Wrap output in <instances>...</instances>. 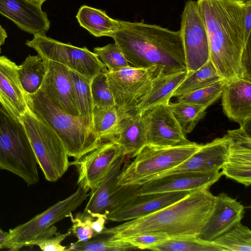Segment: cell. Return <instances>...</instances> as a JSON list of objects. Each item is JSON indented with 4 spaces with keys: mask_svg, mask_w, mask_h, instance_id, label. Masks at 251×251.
<instances>
[{
    "mask_svg": "<svg viewBox=\"0 0 251 251\" xmlns=\"http://www.w3.org/2000/svg\"><path fill=\"white\" fill-rule=\"evenodd\" d=\"M209 42L210 60L225 80L251 79V41L245 37L246 2L198 0Z\"/></svg>",
    "mask_w": 251,
    "mask_h": 251,
    "instance_id": "cell-1",
    "label": "cell"
},
{
    "mask_svg": "<svg viewBox=\"0 0 251 251\" xmlns=\"http://www.w3.org/2000/svg\"><path fill=\"white\" fill-rule=\"evenodd\" d=\"M109 37L132 67H155L162 75L187 70L180 30L146 24L144 20H120V27Z\"/></svg>",
    "mask_w": 251,
    "mask_h": 251,
    "instance_id": "cell-2",
    "label": "cell"
},
{
    "mask_svg": "<svg viewBox=\"0 0 251 251\" xmlns=\"http://www.w3.org/2000/svg\"><path fill=\"white\" fill-rule=\"evenodd\" d=\"M215 197L209 188L196 190L155 212L105 228L101 234L115 239L150 232H163L170 238L198 236L213 209Z\"/></svg>",
    "mask_w": 251,
    "mask_h": 251,
    "instance_id": "cell-3",
    "label": "cell"
},
{
    "mask_svg": "<svg viewBox=\"0 0 251 251\" xmlns=\"http://www.w3.org/2000/svg\"><path fill=\"white\" fill-rule=\"evenodd\" d=\"M28 107L58 135L69 156L78 160L102 141L93 130L91 123L80 116L69 115L59 109L40 88L26 94Z\"/></svg>",
    "mask_w": 251,
    "mask_h": 251,
    "instance_id": "cell-4",
    "label": "cell"
},
{
    "mask_svg": "<svg viewBox=\"0 0 251 251\" xmlns=\"http://www.w3.org/2000/svg\"><path fill=\"white\" fill-rule=\"evenodd\" d=\"M37 164L24 125L0 104V169L17 175L32 185L40 179Z\"/></svg>",
    "mask_w": 251,
    "mask_h": 251,
    "instance_id": "cell-5",
    "label": "cell"
},
{
    "mask_svg": "<svg viewBox=\"0 0 251 251\" xmlns=\"http://www.w3.org/2000/svg\"><path fill=\"white\" fill-rule=\"evenodd\" d=\"M201 146L195 142L189 145L171 147L147 144L127 166L126 160L118 177V184H136L153 178L184 162Z\"/></svg>",
    "mask_w": 251,
    "mask_h": 251,
    "instance_id": "cell-6",
    "label": "cell"
},
{
    "mask_svg": "<svg viewBox=\"0 0 251 251\" xmlns=\"http://www.w3.org/2000/svg\"><path fill=\"white\" fill-rule=\"evenodd\" d=\"M20 121L26 130L38 164L46 179L55 182L73 162L58 135L29 108Z\"/></svg>",
    "mask_w": 251,
    "mask_h": 251,
    "instance_id": "cell-7",
    "label": "cell"
},
{
    "mask_svg": "<svg viewBox=\"0 0 251 251\" xmlns=\"http://www.w3.org/2000/svg\"><path fill=\"white\" fill-rule=\"evenodd\" d=\"M89 190L78 185L76 191L67 198L55 203L27 222L10 229L1 249L17 251L28 246L42 232L68 217L89 196Z\"/></svg>",
    "mask_w": 251,
    "mask_h": 251,
    "instance_id": "cell-8",
    "label": "cell"
},
{
    "mask_svg": "<svg viewBox=\"0 0 251 251\" xmlns=\"http://www.w3.org/2000/svg\"><path fill=\"white\" fill-rule=\"evenodd\" d=\"M25 44L35 50L43 60L60 63L90 80L106 69L98 55L85 47L79 48L64 43L46 35H35Z\"/></svg>",
    "mask_w": 251,
    "mask_h": 251,
    "instance_id": "cell-9",
    "label": "cell"
},
{
    "mask_svg": "<svg viewBox=\"0 0 251 251\" xmlns=\"http://www.w3.org/2000/svg\"><path fill=\"white\" fill-rule=\"evenodd\" d=\"M106 73L116 106L126 111L134 109L154 77L162 75L155 67L139 68L131 66L112 72L107 70Z\"/></svg>",
    "mask_w": 251,
    "mask_h": 251,
    "instance_id": "cell-10",
    "label": "cell"
},
{
    "mask_svg": "<svg viewBox=\"0 0 251 251\" xmlns=\"http://www.w3.org/2000/svg\"><path fill=\"white\" fill-rule=\"evenodd\" d=\"M180 25L187 70L190 74L210 59L207 33L197 1L185 2Z\"/></svg>",
    "mask_w": 251,
    "mask_h": 251,
    "instance_id": "cell-11",
    "label": "cell"
},
{
    "mask_svg": "<svg viewBox=\"0 0 251 251\" xmlns=\"http://www.w3.org/2000/svg\"><path fill=\"white\" fill-rule=\"evenodd\" d=\"M142 114L146 130L147 144L171 147L189 145L194 143L186 137L169 104L154 105Z\"/></svg>",
    "mask_w": 251,
    "mask_h": 251,
    "instance_id": "cell-12",
    "label": "cell"
},
{
    "mask_svg": "<svg viewBox=\"0 0 251 251\" xmlns=\"http://www.w3.org/2000/svg\"><path fill=\"white\" fill-rule=\"evenodd\" d=\"M230 139L221 172L226 177L248 187L251 183V119L237 129L228 130Z\"/></svg>",
    "mask_w": 251,
    "mask_h": 251,
    "instance_id": "cell-13",
    "label": "cell"
},
{
    "mask_svg": "<svg viewBox=\"0 0 251 251\" xmlns=\"http://www.w3.org/2000/svg\"><path fill=\"white\" fill-rule=\"evenodd\" d=\"M122 154L124 153L121 147L116 142L102 141L95 149L73 162L77 169L78 185L94 191L114 161Z\"/></svg>",
    "mask_w": 251,
    "mask_h": 251,
    "instance_id": "cell-14",
    "label": "cell"
},
{
    "mask_svg": "<svg viewBox=\"0 0 251 251\" xmlns=\"http://www.w3.org/2000/svg\"><path fill=\"white\" fill-rule=\"evenodd\" d=\"M43 61L46 72L40 89L63 112L79 116L71 69L55 62Z\"/></svg>",
    "mask_w": 251,
    "mask_h": 251,
    "instance_id": "cell-15",
    "label": "cell"
},
{
    "mask_svg": "<svg viewBox=\"0 0 251 251\" xmlns=\"http://www.w3.org/2000/svg\"><path fill=\"white\" fill-rule=\"evenodd\" d=\"M221 171L179 172L141 182L137 196L160 192L192 191L209 188L222 176Z\"/></svg>",
    "mask_w": 251,
    "mask_h": 251,
    "instance_id": "cell-16",
    "label": "cell"
},
{
    "mask_svg": "<svg viewBox=\"0 0 251 251\" xmlns=\"http://www.w3.org/2000/svg\"><path fill=\"white\" fill-rule=\"evenodd\" d=\"M244 206L241 202L222 193L215 197L213 209L198 236L203 240L212 242L241 222Z\"/></svg>",
    "mask_w": 251,
    "mask_h": 251,
    "instance_id": "cell-17",
    "label": "cell"
},
{
    "mask_svg": "<svg viewBox=\"0 0 251 251\" xmlns=\"http://www.w3.org/2000/svg\"><path fill=\"white\" fill-rule=\"evenodd\" d=\"M0 14L33 35H45L50 27V21L41 5L30 0H0Z\"/></svg>",
    "mask_w": 251,
    "mask_h": 251,
    "instance_id": "cell-18",
    "label": "cell"
},
{
    "mask_svg": "<svg viewBox=\"0 0 251 251\" xmlns=\"http://www.w3.org/2000/svg\"><path fill=\"white\" fill-rule=\"evenodd\" d=\"M230 143V139L226 134L201 145L197 151L184 162L156 177L179 172L220 171L226 161Z\"/></svg>",
    "mask_w": 251,
    "mask_h": 251,
    "instance_id": "cell-19",
    "label": "cell"
},
{
    "mask_svg": "<svg viewBox=\"0 0 251 251\" xmlns=\"http://www.w3.org/2000/svg\"><path fill=\"white\" fill-rule=\"evenodd\" d=\"M190 192H160L138 195L107 214L106 220L120 222L142 217L174 203L186 197Z\"/></svg>",
    "mask_w": 251,
    "mask_h": 251,
    "instance_id": "cell-20",
    "label": "cell"
},
{
    "mask_svg": "<svg viewBox=\"0 0 251 251\" xmlns=\"http://www.w3.org/2000/svg\"><path fill=\"white\" fill-rule=\"evenodd\" d=\"M18 70V66L15 62L5 56H0V104L20 120L29 108Z\"/></svg>",
    "mask_w": 251,
    "mask_h": 251,
    "instance_id": "cell-21",
    "label": "cell"
},
{
    "mask_svg": "<svg viewBox=\"0 0 251 251\" xmlns=\"http://www.w3.org/2000/svg\"><path fill=\"white\" fill-rule=\"evenodd\" d=\"M251 79L238 77L225 80L222 105L225 115L242 126L251 119Z\"/></svg>",
    "mask_w": 251,
    "mask_h": 251,
    "instance_id": "cell-22",
    "label": "cell"
},
{
    "mask_svg": "<svg viewBox=\"0 0 251 251\" xmlns=\"http://www.w3.org/2000/svg\"><path fill=\"white\" fill-rule=\"evenodd\" d=\"M109 140L118 144L125 155L129 157H134L147 144L143 114L134 109L125 110L117 135Z\"/></svg>",
    "mask_w": 251,
    "mask_h": 251,
    "instance_id": "cell-23",
    "label": "cell"
},
{
    "mask_svg": "<svg viewBox=\"0 0 251 251\" xmlns=\"http://www.w3.org/2000/svg\"><path fill=\"white\" fill-rule=\"evenodd\" d=\"M127 159V155L122 154L111 165L107 173L98 186L89 193L90 198L81 213L76 216L79 219L90 215L94 218L105 215V210L111 196L118 188V177Z\"/></svg>",
    "mask_w": 251,
    "mask_h": 251,
    "instance_id": "cell-24",
    "label": "cell"
},
{
    "mask_svg": "<svg viewBox=\"0 0 251 251\" xmlns=\"http://www.w3.org/2000/svg\"><path fill=\"white\" fill-rule=\"evenodd\" d=\"M188 74L186 70L156 76L134 109L142 113L154 105L169 104L174 92L187 76Z\"/></svg>",
    "mask_w": 251,
    "mask_h": 251,
    "instance_id": "cell-25",
    "label": "cell"
},
{
    "mask_svg": "<svg viewBox=\"0 0 251 251\" xmlns=\"http://www.w3.org/2000/svg\"><path fill=\"white\" fill-rule=\"evenodd\" d=\"M76 18L79 25L96 37H109L120 27V20L109 17L104 11L87 5L80 7Z\"/></svg>",
    "mask_w": 251,
    "mask_h": 251,
    "instance_id": "cell-26",
    "label": "cell"
},
{
    "mask_svg": "<svg viewBox=\"0 0 251 251\" xmlns=\"http://www.w3.org/2000/svg\"><path fill=\"white\" fill-rule=\"evenodd\" d=\"M124 110L116 105L110 107L94 106L92 127L93 131L101 140L115 137Z\"/></svg>",
    "mask_w": 251,
    "mask_h": 251,
    "instance_id": "cell-27",
    "label": "cell"
},
{
    "mask_svg": "<svg viewBox=\"0 0 251 251\" xmlns=\"http://www.w3.org/2000/svg\"><path fill=\"white\" fill-rule=\"evenodd\" d=\"M46 72L45 64L39 55L33 56L29 54L18 66L19 78L26 94H33L40 89Z\"/></svg>",
    "mask_w": 251,
    "mask_h": 251,
    "instance_id": "cell-28",
    "label": "cell"
},
{
    "mask_svg": "<svg viewBox=\"0 0 251 251\" xmlns=\"http://www.w3.org/2000/svg\"><path fill=\"white\" fill-rule=\"evenodd\" d=\"M221 79H224L209 59L198 70L188 74L187 76L175 90L173 97H178L212 85Z\"/></svg>",
    "mask_w": 251,
    "mask_h": 251,
    "instance_id": "cell-29",
    "label": "cell"
},
{
    "mask_svg": "<svg viewBox=\"0 0 251 251\" xmlns=\"http://www.w3.org/2000/svg\"><path fill=\"white\" fill-rule=\"evenodd\" d=\"M148 250L156 251H224L213 241L203 240L198 236L170 238Z\"/></svg>",
    "mask_w": 251,
    "mask_h": 251,
    "instance_id": "cell-30",
    "label": "cell"
},
{
    "mask_svg": "<svg viewBox=\"0 0 251 251\" xmlns=\"http://www.w3.org/2000/svg\"><path fill=\"white\" fill-rule=\"evenodd\" d=\"M98 234L85 242L72 243L66 251H125L136 249L130 243L109 234Z\"/></svg>",
    "mask_w": 251,
    "mask_h": 251,
    "instance_id": "cell-31",
    "label": "cell"
},
{
    "mask_svg": "<svg viewBox=\"0 0 251 251\" xmlns=\"http://www.w3.org/2000/svg\"><path fill=\"white\" fill-rule=\"evenodd\" d=\"M173 114L183 132L190 133L204 117L206 108L201 105L177 101L169 102Z\"/></svg>",
    "mask_w": 251,
    "mask_h": 251,
    "instance_id": "cell-32",
    "label": "cell"
},
{
    "mask_svg": "<svg viewBox=\"0 0 251 251\" xmlns=\"http://www.w3.org/2000/svg\"><path fill=\"white\" fill-rule=\"evenodd\" d=\"M213 242L224 251H251V231L239 222Z\"/></svg>",
    "mask_w": 251,
    "mask_h": 251,
    "instance_id": "cell-33",
    "label": "cell"
},
{
    "mask_svg": "<svg viewBox=\"0 0 251 251\" xmlns=\"http://www.w3.org/2000/svg\"><path fill=\"white\" fill-rule=\"evenodd\" d=\"M77 107L79 116L88 119L92 124L94 104L90 79L71 70Z\"/></svg>",
    "mask_w": 251,
    "mask_h": 251,
    "instance_id": "cell-34",
    "label": "cell"
},
{
    "mask_svg": "<svg viewBox=\"0 0 251 251\" xmlns=\"http://www.w3.org/2000/svg\"><path fill=\"white\" fill-rule=\"evenodd\" d=\"M224 79L204 88L177 97V101L201 105L207 109L222 95Z\"/></svg>",
    "mask_w": 251,
    "mask_h": 251,
    "instance_id": "cell-35",
    "label": "cell"
},
{
    "mask_svg": "<svg viewBox=\"0 0 251 251\" xmlns=\"http://www.w3.org/2000/svg\"><path fill=\"white\" fill-rule=\"evenodd\" d=\"M103 70L91 81V91L94 106L110 107L116 105L107 82L106 71Z\"/></svg>",
    "mask_w": 251,
    "mask_h": 251,
    "instance_id": "cell-36",
    "label": "cell"
},
{
    "mask_svg": "<svg viewBox=\"0 0 251 251\" xmlns=\"http://www.w3.org/2000/svg\"><path fill=\"white\" fill-rule=\"evenodd\" d=\"M57 228L52 226L40 233L28 246H37L44 251H65L67 247L61 243L72 234L70 231L65 233L57 232Z\"/></svg>",
    "mask_w": 251,
    "mask_h": 251,
    "instance_id": "cell-37",
    "label": "cell"
},
{
    "mask_svg": "<svg viewBox=\"0 0 251 251\" xmlns=\"http://www.w3.org/2000/svg\"><path fill=\"white\" fill-rule=\"evenodd\" d=\"M94 52L98 55L109 72L130 66L115 43L102 47H95Z\"/></svg>",
    "mask_w": 251,
    "mask_h": 251,
    "instance_id": "cell-38",
    "label": "cell"
},
{
    "mask_svg": "<svg viewBox=\"0 0 251 251\" xmlns=\"http://www.w3.org/2000/svg\"><path fill=\"white\" fill-rule=\"evenodd\" d=\"M169 238L170 237L165 233L150 232L117 239L129 242L136 249L148 250L150 247L161 244Z\"/></svg>",
    "mask_w": 251,
    "mask_h": 251,
    "instance_id": "cell-39",
    "label": "cell"
},
{
    "mask_svg": "<svg viewBox=\"0 0 251 251\" xmlns=\"http://www.w3.org/2000/svg\"><path fill=\"white\" fill-rule=\"evenodd\" d=\"M68 217L73 224L69 231L77 238V242H85L98 235L85 222L77 216L74 218L72 213H70Z\"/></svg>",
    "mask_w": 251,
    "mask_h": 251,
    "instance_id": "cell-40",
    "label": "cell"
},
{
    "mask_svg": "<svg viewBox=\"0 0 251 251\" xmlns=\"http://www.w3.org/2000/svg\"><path fill=\"white\" fill-rule=\"evenodd\" d=\"M80 219L85 222L98 235L101 234L104 230L105 228V223L107 220L105 215H101L95 218L88 215Z\"/></svg>",
    "mask_w": 251,
    "mask_h": 251,
    "instance_id": "cell-41",
    "label": "cell"
},
{
    "mask_svg": "<svg viewBox=\"0 0 251 251\" xmlns=\"http://www.w3.org/2000/svg\"><path fill=\"white\" fill-rule=\"evenodd\" d=\"M7 38V34L1 25H0V51H1V47L5 43V39Z\"/></svg>",
    "mask_w": 251,
    "mask_h": 251,
    "instance_id": "cell-42",
    "label": "cell"
},
{
    "mask_svg": "<svg viewBox=\"0 0 251 251\" xmlns=\"http://www.w3.org/2000/svg\"><path fill=\"white\" fill-rule=\"evenodd\" d=\"M8 235V232L3 230L0 228V250L5 242Z\"/></svg>",
    "mask_w": 251,
    "mask_h": 251,
    "instance_id": "cell-43",
    "label": "cell"
},
{
    "mask_svg": "<svg viewBox=\"0 0 251 251\" xmlns=\"http://www.w3.org/2000/svg\"><path fill=\"white\" fill-rule=\"evenodd\" d=\"M32 0L41 5L46 0Z\"/></svg>",
    "mask_w": 251,
    "mask_h": 251,
    "instance_id": "cell-44",
    "label": "cell"
},
{
    "mask_svg": "<svg viewBox=\"0 0 251 251\" xmlns=\"http://www.w3.org/2000/svg\"><path fill=\"white\" fill-rule=\"evenodd\" d=\"M235 0V1H238V2H242V3H245L247 1H248V0Z\"/></svg>",
    "mask_w": 251,
    "mask_h": 251,
    "instance_id": "cell-45",
    "label": "cell"
},
{
    "mask_svg": "<svg viewBox=\"0 0 251 251\" xmlns=\"http://www.w3.org/2000/svg\"><path fill=\"white\" fill-rule=\"evenodd\" d=\"M0 52H1V51H0Z\"/></svg>",
    "mask_w": 251,
    "mask_h": 251,
    "instance_id": "cell-46",
    "label": "cell"
}]
</instances>
